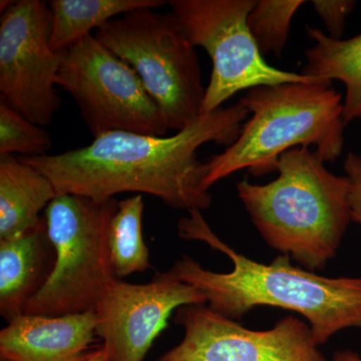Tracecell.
I'll return each instance as SVG.
<instances>
[{
	"mask_svg": "<svg viewBox=\"0 0 361 361\" xmlns=\"http://www.w3.org/2000/svg\"><path fill=\"white\" fill-rule=\"evenodd\" d=\"M80 361H109V357L102 344L99 348L87 351Z\"/></svg>",
	"mask_w": 361,
	"mask_h": 361,
	"instance_id": "7402d4cb",
	"label": "cell"
},
{
	"mask_svg": "<svg viewBox=\"0 0 361 361\" xmlns=\"http://www.w3.org/2000/svg\"><path fill=\"white\" fill-rule=\"evenodd\" d=\"M248 116L239 102L202 114L171 137L115 130L97 135L82 148L20 159L49 178L59 195L106 200L137 192L174 209L202 211L213 199L204 186L206 163L197 152L208 142L232 145Z\"/></svg>",
	"mask_w": 361,
	"mask_h": 361,
	"instance_id": "6da1fadb",
	"label": "cell"
},
{
	"mask_svg": "<svg viewBox=\"0 0 361 361\" xmlns=\"http://www.w3.org/2000/svg\"><path fill=\"white\" fill-rule=\"evenodd\" d=\"M314 44L304 52L302 75L345 85L343 120L361 121V32L346 39H334L319 28L306 27Z\"/></svg>",
	"mask_w": 361,
	"mask_h": 361,
	"instance_id": "9a60e30c",
	"label": "cell"
},
{
	"mask_svg": "<svg viewBox=\"0 0 361 361\" xmlns=\"http://www.w3.org/2000/svg\"><path fill=\"white\" fill-rule=\"evenodd\" d=\"M94 37L137 71L169 129L179 132L202 115L206 87L200 61L172 11H130L99 28Z\"/></svg>",
	"mask_w": 361,
	"mask_h": 361,
	"instance_id": "8992f818",
	"label": "cell"
},
{
	"mask_svg": "<svg viewBox=\"0 0 361 361\" xmlns=\"http://www.w3.org/2000/svg\"><path fill=\"white\" fill-rule=\"evenodd\" d=\"M51 137L44 128L0 101V157L20 154L21 157L47 155Z\"/></svg>",
	"mask_w": 361,
	"mask_h": 361,
	"instance_id": "d6986e66",
	"label": "cell"
},
{
	"mask_svg": "<svg viewBox=\"0 0 361 361\" xmlns=\"http://www.w3.org/2000/svg\"><path fill=\"white\" fill-rule=\"evenodd\" d=\"M144 199L141 195L118 202L109 229V251L116 277L149 268V252L142 236Z\"/></svg>",
	"mask_w": 361,
	"mask_h": 361,
	"instance_id": "e0dca14e",
	"label": "cell"
},
{
	"mask_svg": "<svg viewBox=\"0 0 361 361\" xmlns=\"http://www.w3.org/2000/svg\"><path fill=\"white\" fill-rule=\"evenodd\" d=\"M313 149L280 157L276 179H243L237 192L266 243L306 270H322L336 256L351 221L350 183L329 172Z\"/></svg>",
	"mask_w": 361,
	"mask_h": 361,
	"instance_id": "3957f363",
	"label": "cell"
},
{
	"mask_svg": "<svg viewBox=\"0 0 361 361\" xmlns=\"http://www.w3.org/2000/svg\"><path fill=\"white\" fill-rule=\"evenodd\" d=\"M316 13L322 18L329 37L343 39L346 20L356 6L353 0H314L311 2Z\"/></svg>",
	"mask_w": 361,
	"mask_h": 361,
	"instance_id": "ffe728a7",
	"label": "cell"
},
{
	"mask_svg": "<svg viewBox=\"0 0 361 361\" xmlns=\"http://www.w3.org/2000/svg\"><path fill=\"white\" fill-rule=\"evenodd\" d=\"M206 303L200 292L170 270L157 273L146 284L116 278L94 311L97 336L109 361H142L174 311Z\"/></svg>",
	"mask_w": 361,
	"mask_h": 361,
	"instance_id": "8fae6325",
	"label": "cell"
},
{
	"mask_svg": "<svg viewBox=\"0 0 361 361\" xmlns=\"http://www.w3.org/2000/svg\"><path fill=\"white\" fill-rule=\"evenodd\" d=\"M0 361H9V360H6V358L0 357Z\"/></svg>",
	"mask_w": 361,
	"mask_h": 361,
	"instance_id": "cb8c5ba5",
	"label": "cell"
},
{
	"mask_svg": "<svg viewBox=\"0 0 361 361\" xmlns=\"http://www.w3.org/2000/svg\"><path fill=\"white\" fill-rule=\"evenodd\" d=\"M175 322L184 338L156 361H329L310 325L293 316L257 331L201 304L179 308Z\"/></svg>",
	"mask_w": 361,
	"mask_h": 361,
	"instance_id": "30bf717a",
	"label": "cell"
},
{
	"mask_svg": "<svg viewBox=\"0 0 361 361\" xmlns=\"http://www.w3.org/2000/svg\"><path fill=\"white\" fill-rule=\"evenodd\" d=\"M240 103L248 110L239 137L206 161L204 186L247 169L252 175L277 172L280 157L294 148L312 149L323 161L341 157L344 146L343 101L322 78L264 85L249 90Z\"/></svg>",
	"mask_w": 361,
	"mask_h": 361,
	"instance_id": "277c9868",
	"label": "cell"
},
{
	"mask_svg": "<svg viewBox=\"0 0 361 361\" xmlns=\"http://www.w3.org/2000/svg\"><path fill=\"white\" fill-rule=\"evenodd\" d=\"M96 312L49 317L23 314L0 331L9 361H80L97 336Z\"/></svg>",
	"mask_w": 361,
	"mask_h": 361,
	"instance_id": "7c38bea8",
	"label": "cell"
},
{
	"mask_svg": "<svg viewBox=\"0 0 361 361\" xmlns=\"http://www.w3.org/2000/svg\"><path fill=\"white\" fill-rule=\"evenodd\" d=\"M256 0H172L177 16L195 47L212 61L202 114L222 108L241 90L264 85L316 80L302 73L278 70L266 63L249 30V13Z\"/></svg>",
	"mask_w": 361,
	"mask_h": 361,
	"instance_id": "ba28073f",
	"label": "cell"
},
{
	"mask_svg": "<svg viewBox=\"0 0 361 361\" xmlns=\"http://www.w3.org/2000/svg\"><path fill=\"white\" fill-rule=\"evenodd\" d=\"M118 202L59 195L44 210L56 252L51 275L25 314L56 316L94 312L116 279L109 251V229Z\"/></svg>",
	"mask_w": 361,
	"mask_h": 361,
	"instance_id": "5b68a950",
	"label": "cell"
},
{
	"mask_svg": "<svg viewBox=\"0 0 361 361\" xmlns=\"http://www.w3.org/2000/svg\"><path fill=\"white\" fill-rule=\"evenodd\" d=\"M59 194L49 178L16 158L0 157V240L16 238L42 222Z\"/></svg>",
	"mask_w": 361,
	"mask_h": 361,
	"instance_id": "5bb4252c",
	"label": "cell"
},
{
	"mask_svg": "<svg viewBox=\"0 0 361 361\" xmlns=\"http://www.w3.org/2000/svg\"><path fill=\"white\" fill-rule=\"evenodd\" d=\"M331 361H361V357L353 351L342 350L334 353Z\"/></svg>",
	"mask_w": 361,
	"mask_h": 361,
	"instance_id": "603a6c76",
	"label": "cell"
},
{
	"mask_svg": "<svg viewBox=\"0 0 361 361\" xmlns=\"http://www.w3.org/2000/svg\"><path fill=\"white\" fill-rule=\"evenodd\" d=\"M304 4L301 0L256 1L247 23L261 54L280 56L288 40L292 18Z\"/></svg>",
	"mask_w": 361,
	"mask_h": 361,
	"instance_id": "ac0fdd59",
	"label": "cell"
},
{
	"mask_svg": "<svg viewBox=\"0 0 361 361\" xmlns=\"http://www.w3.org/2000/svg\"><path fill=\"white\" fill-rule=\"evenodd\" d=\"M56 252L44 218L16 238L0 240V313L7 322L25 314L54 269Z\"/></svg>",
	"mask_w": 361,
	"mask_h": 361,
	"instance_id": "4fadbf2b",
	"label": "cell"
},
{
	"mask_svg": "<svg viewBox=\"0 0 361 361\" xmlns=\"http://www.w3.org/2000/svg\"><path fill=\"white\" fill-rule=\"evenodd\" d=\"M165 4L163 0H51L49 44L52 51H63L118 16Z\"/></svg>",
	"mask_w": 361,
	"mask_h": 361,
	"instance_id": "2e32d148",
	"label": "cell"
},
{
	"mask_svg": "<svg viewBox=\"0 0 361 361\" xmlns=\"http://www.w3.org/2000/svg\"><path fill=\"white\" fill-rule=\"evenodd\" d=\"M189 213L178 224L180 238L208 244L234 266L228 273L213 272L183 256L170 270L200 292L209 308L232 320L256 306L294 311L307 319L318 346L341 330L361 329V277L320 276L292 265L290 256L283 254L270 264L256 262L221 241L200 210Z\"/></svg>",
	"mask_w": 361,
	"mask_h": 361,
	"instance_id": "7a4b0ae2",
	"label": "cell"
},
{
	"mask_svg": "<svg viewBox=\"0 0 361 361\" xmlns=\"http://www.w3.org/2000/svg\"><path fill=\"white\" fill-rule=\"evenodd\" d=\"M51 13L42 0H18L0 20V94L7 104L40 127L61 106L56 75L61 52L52 51Z\"/></svg>",
	"mask_w": 361,
	"mask_h": 361,
	"instance_id": "9c48e42d",
	"label": "cell"
},
{
	"mask_svg": "<svg viewBox=\"0 0 361 361\" xmlns=\"http://www.w3.org/2000/svg\"><path fill=\"white\" fill-rule=\"evenodd\" d=\"M343 168L350 183L351 221L361 225V155L349 152Z\"/></svg>",
	"mask_w": 361,
	"mask_h": 361,
	"instance_id": "44dd1931",
	"label": "cell"
},
{
	"mask_svg": "<svg viewBox=\"0 0 361 361\" xmlns=\"http://www.w3.org/2000/svg\"><path fill=\"white\" fill-rule=\"evenodd\" d=\"M56 84L73 97L94 137L115 130L166 137L170 130L137 71L94 35L61 51Z\"/></svg>",
	"mask_w": 361,
	"mask_h": 361,
	"instance_id": "52a82bcc",
	"label": "cell"
}]
</instances>
